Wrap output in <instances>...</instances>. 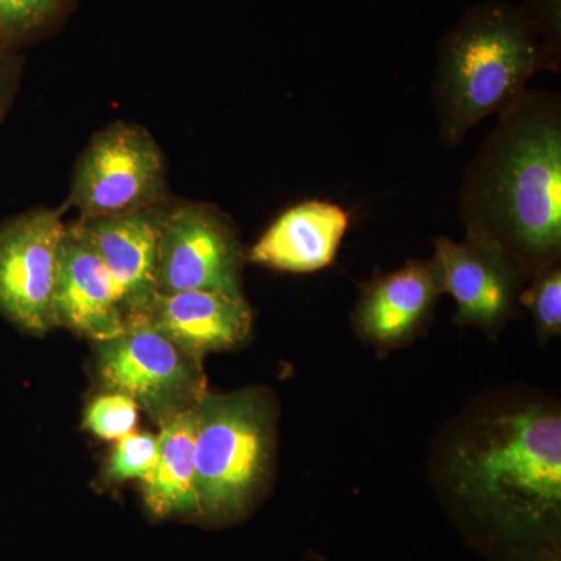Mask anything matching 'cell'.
I'll return each mask as SVG.
<instances>
[{"mask_svg": "<svg viewBox=\"0 0 561 561\" xmlns=\"http://www.w3.org/2000/svg\"><path fill=\"white\" fill-rule=\"evenodd\" d=\"M442 294L434 261H412L362 290L354 323L376 345H397L426 324Z\"/></svg>", "mask_w": 561, "mask_h": 561, "instance_id": "13", "label": "cell"}, {"mask_svg": "<svg viewBox=\"0 0 561 561\" xmlns=\"http://www.w3.org/2000/svg\"><path fill=\"white\" fill-rule=\"evenodd\" d=\"M243 251L230 221L203 203L169 209L158 245L157 291L242 295Z\"/></svg>", "mask_w": 561, "mask_h": 561, "instance_id": "8", "label": "cell"}, {"mask_svg": "<svg viewBox=\"0 0 561 561\" xmlns=\"http://www.w3.org/2000/svg\"><path fill=\"white\" fill-rule=\"evenodd\" d=\"M14 58L13 49L0 43V117L5 113L13 90Z\"/></svg>", "mask_w": 561, "mask_h": 561, "instance_id": "21", "label": "cell"}, {"mask_svg": "<svg viewBox=\"0 0 561 561\" xmlns=\"http://www.w3.org/2000/svg\"><path fill=\"white\" fill-rule=\"evenodd\" d=\"M454 494L504 537L546 538L559 529L561 420L542 405L489 416L454 443Z\"/></svg>", "mask_w": 561, "mask_h": 561, "instance_id": "2", "label": "cell"}, {"mask_svg": "<svg viewBox=\"0 0 561 561\" xmlns=\"http://www.w3.org/2000/svg\"><path fill=\"white\" fill-rule=\"evenodd\" d=\"M169 209L161 203L125 216L79 221L113 279L127 324L146 319L157 295L158 245Z\"/></svg>", "mask_w": 561, "mask_h": 561, "instance_id": "10", "label": "cell"}, {"mask_svg": "<svg viewBox=\"0 0 561 561\" xmlns=\"http://www.w3.org/2000/svg\"><path fill=\"white\" fill-rule=\"evenodd\" d=\"M195 485L201 519L221 526L243 518L267 479L272 412L257 391L206 393L198 402Z\"/></svg>", "mask_w": 561, "mask_h": 561, "instance_id": "4", "label": "cell"}, {"mask_svg": "<svg viewBox=\"0 0 561 561\" xmlns=\"http://www.w3.org/2000/svg\"><path fill=\"white\" fill-rule=\"evenodd\" d=\"M460 217L467 238L500 247L523 272L556 264L561 250L559 95L526 90L500 111L465 173Z\"/></svg>", "mask_w": 561, "mask_h": 561, "instance_id": "1", "label": "cell"}, {"mask_svg": "<svg viewBox=\"0 0 561 561\" xmlns=\"http://www.w3.org/2000/svg\"><path fill=\"white\" fill-rule=\"evenodd\" d=\"M523 9L537 25L549 51L560 60V0H526Z\"/></svg>", "mask_w": 561, "mask_h": 561, "instance_id": "20", "label": "cell"}, {"mask_svg": "<svg viewBox=\"0 0 561 561\" xmlns=\"http://www.w3.org/2000/svg\"><path fill=\"white\" fill-rule=\"evenodd\" d=\"M197 405L161 424L157 461L150 474L140 482L144 502L154 518L201 519V501L195 485Z\"/></svg>", "mask_w": 561, "mask_h": 561, "instance_id": "15", "label": "cell"}, {"mask_svg": "<svg viewBox=\"0 0 561 561\" xmlns=\"http://www.w3.org/2000/svg\"><path fill=\"white\" fill-rule=\"evenodd\" d=\"M139 405L130 397L108 391L91 402L84 413V427L103 440H121L138 423Z\"/></svg>", "mask_w": 561, "mask_h": 561, "instance_id": "18", "label": "cell"}, {"mask_svg": "<svg viewBox=\"0 0 561 561\" xmlns=\"http://www.w3.org/2000/svg\"><path fill=\"white\" fill-rule=\"evenodd\" d=\"M106 391L127 394L157 424L194 408L206 391L202 359L181 350L146 321L95 343Z\"/></svg>", "mask_w": 561, "mask_h": 561, "instance_id": "6", "label": "cell"}, {"mask_svg": "<svg viewBox=\"0 0 561 561\" xmlns=\"http://www.w3.org/2000/svg\"><path fill=\"white\" fill-rule=\"evenodd\" d=\"M531 289L523 301L529 306L538 330L545 335L560 334L561 328V272L559 265L549 264L540 268Z\"/></svg>", "mask_w": 561, "mask_h": 561, "instance_id": "19", "label": "cell"}, {"mask_svg": "<svg viewBox=\"0 0 561 561\" xmlns=\"http://www.w3.org/2000/svg\"><path fill=\"white\" fill-rule=\"evenodd\" d=\"M348 224V214L335 203H298L273 221L247 260L279 272L321 271L334 262Z\"/></svg>", "mask_w": 561, "mask_h": 561, "instance_id": "14", "label": "cell"}, {"mask_svg": "<svg viewBox=\"0 0 561 561\" xmlns=\"http://www.w3.org/2000/svg\"><path fill=\"white\" fill-rule=\"evenodd\" d=\"M55 327L103 342L127 328L105 264L80 224L66 227L54 295Z\"/></svg>", "mask_w": 561, "mask_h": 561, "instance_id": "11", "label": "cell"}, {"mask_svg": "<svg viewBox=\"0 0 561 561\" xmlns=\"http://www.w3.org/2000/svg\"><path fill=\"white\" fill-rule=\"evenodd\" d=\"M559 65L523 5L472 7L438 46L432 99L442 142L459 146L474 125L519 98L535 73Z\"/></svg>", "mask_w": 561, "mask_h": 561, "instance_id": "3", "label": "cell"}, {"mask_svg": "<svg viewBox=\"0 0 561 561\" xmlns=\"http://www.w3.org/2000/svg\"><path fill=\"white\" fill-rule=\"evenodd\" d=\"M168 171L160 146L140 125L116 122L81 154L69 205L81 220L125 216L165 203Z\"/></svg>", "mask_w": 561, "mask_h": 561, "instance_id": "5", "label": "cell"}, {"mask_svg": "<svg viewBox=\"0 0 561 561\" xmlns=\"http://www.w3.org/2000/svg\"><path fill=\"white\" fill-rule=\"evenodd\" d=\"M142 321L202 359L206 353L241 345L249 337L253 316L242 295L210 290L157 291Z\"/></svg>", "mask_w": 561, "mask_h": 561, "instance_id": "12", "label": "cell"}, {"mask_svg": "<svg viewBox=\"0 0 561 561\" xmlns=\"http://www.w3.org/2000/svg\"><path fill=\"white\" fill-rule=\"evenodd\" d=\"M158 456V435L150 432H135L117 440L106 463L103 479L110 483L142 482L150 474Z\"/></svg>", "mask_w": 561, "mask_h": 561, "instance_id": "17", "label": "cell"}, {"mask_svg": "<svg viewBox=\"0 0 561 561\" xmlns=\"http://www.w3.org/2000/svg\"><path fill=\"white\" fill-rule=\"evenodd\" d=\"M66 225L35 209L0 224V316L31 334L55 327L54 295Z\"/></svg>", "mask_w": 561, "mask_h": 561, "instance_id": "7", "label": "cell"}, {"mask_svg": "<svg viewBox=\"0 0 561 561\" xmlns=\"http://www.w3.org/2000/svg\"><path fill=\"white\" fill-rule=\"evenodd\" d=\"M435 268L442 291L457 302V321L493 330L515 308L523 268L493 243L467 238L435 241Z\"/></svg>", "mask_w": 561, "mask_h": 561, "instance_id": "9", "label": "cell"}, {"mask_svg": "<svg viewBox=\"0 0 561 561\" xmlns=\"http://www.w3.org/2000/svg\"><path fill=\"white\" fill-rule=\"evenodd\" d=\"M73 0H0V43L9 49L39 38L62 20Z\"/></svg>", "mask_w": 561, "mask_h": 561, "instance_id": "16", "label": "cell"}]
</instances>
